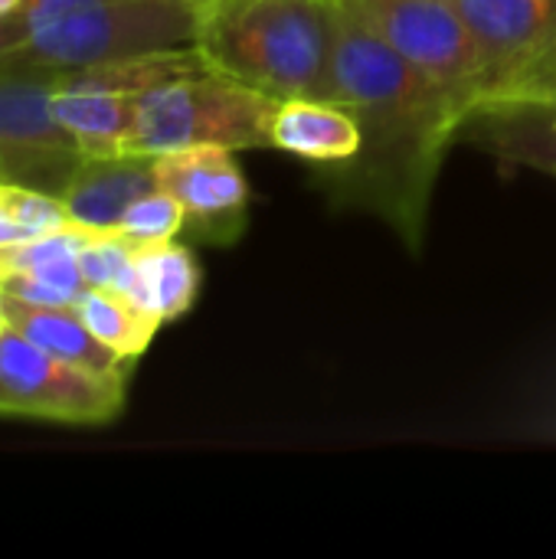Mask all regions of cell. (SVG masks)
<instances>
[{"instance_id": "5", "label": "cell", "mask_w": 556, "mask_h": 559, "mask_svg": "<svg viewBox=\"0 0 556 559\" xmlns=\"http://www.w3.org/2000/svg\"><path fill=\"white\" fill-rule=\"evenodd\" d=\"M393 52L439 85L465 118L485 98L478 43L452 0H344Z\"/></svg>"}, {"instance_id": "16", "label": "cell", "mask_w": 556, "mask_h": 559, "mask_svg": "<svg viewBox=\"0 0 556 559\" xmlns=\"http://www.w3.org/2000/svg\"><path fill=\"white\" fill-rule=\"evenodd\" d=\"M72 308L88 324V331L125 360H138L151 347L154 334L164 328L157 318L111 288H88Z\"/></svg>"}, {"instance_id": "19", "label": "cell", "mask_w": 556, "mask_h": 559, "mask_svg": "<svg viewBox=\"0 0 556 559\" xmlns=\"http://www.w3.org/2000/svg\"><path fill=\"white\" fill-rule=\"evenodd\" d=\"M138 242L128 239L118 229H95L88 242L79 249V269L88 282V288H118L121 275L131 265Z\"/></svg>"}, {"instance_id": "17", "label": "cell", "mask_w": 556, "mask_h": 559, "mask_svg": "<svg viewBox=\"0 0 556 559\" xmlns=\"http://www.w3.org/2000/svg\"><path fill=\"white\" fill-rule=\"evenodd\" d=\"M0 292L33 305H75L88 292V282L79 269V255H62L33 272L0 278Z\"/></svg>"}, {"instance_id": "9", "label": "cell", "mask_w": 556, "mask_h": 559, "mask_svg": "<svg viewBox=\"0 0 556 559\" xmlns=\"http://www.w3.org/2000/svg\"><path fill=\"white\" fill-rule=\"evenodd\" d=\"M66 69L0 56V147L26 157H79L82 151L52 115Z\"/></svg>"}, {"instance_id": "3", "label": "cell", "mask_w": 556, "mask_h": 559, "mask_svg": "<svg viewBox=\"0 0 556 559\" xmlns=\"http://www.w3.org/2000/svg\"><path fill=\"white\" fill-rule=\"evenodd\" d=\"M203 0H26L13 62L88 69L197 46Z\"/></svg>"}, {"instance_id": "18", "label": "cell", "mask_w": 556, "mask_h": 559, "mask_svg": "<svg viewBox=\"0 0 556 559\" xmlns=\"http://www.w3.org/2000/svg\"><path fill=\"white\" fill-rule=\"evenodd\" d=\"M118 233H125L134 242H167L184 233V206L167 190H151L141 200L128 206V213L118 223Z\"/></svg>"}, {"instance_id": "23", "label": "cell", "mask_w": 556, "mask_h": 559, "mask_svg": "<svg viewBox=\"0 0 556 559\" xmlns=\"http://www.w3.org/2000/svg\"><path fill=\"white\" fill-rule=\"evenodd\" d=\"M10 324H7V311H3V292H0V334L7 331Z\"/></svg>"}, {"instance_id": "20", "label": "cell", "mask_w": 556, "mask_h": 559, "mask_svg": "<svg viewBox=\"0 0 556 559\" xmlns=\"http://www.w3.org/2000/svg\"><path fill=\"white\" fill-rule=\"evenodd\" d=\"M16 190H20V183L0 180V246H13V242H23V239H33V236H36V233L20 219Z\"/></svg>"}, {"instance_id": "13", "label": "cell", "mask_w": 556, "mask_h": 559, "mask_svg": "<svg viewBox=\"0 0 556 559\" xmlns=\"http://www.w3.org/2000/svg\"><path fill=\"white\" fill-rule=\"evenodd\" d=\"M200 282L203 275L193 252L184 242L167 239V242H138L128 272L111 292H121L141 311H147L161 324H170L193 308L200 295Z\"/></svg>"}, {"instance_id": "8", "label": "cell", "mask_w": 556, "mask_h": 559, "mask_svg": "<svg viewBox=\"0 0 556 559\" xmlns=\"http://www.w3.org/2000/svg\"><path fill=\"white\" fill-rule=\"evenodd\" d=\"M236 154L220 144H197L154 157L157 187L184 206V233L193 242L229 246L246 229L249 180Z\"/></svg>"}, {"instance_id": "15", "label": "cell", "mask_w": 556, "mask_h": 559, "mask_svg": "<svg viewBox=\"0 0 556 559\" xmlns=\"http://www.w3.org/2000/svg\"><path fill=\"white\" fill-rule=\"evenodd\" d=\"M134 98L138 95L66 85L62 79V88L52 98V115L69 131L82 157L128 154L125 147L134 124Z\"/></svg>"}, {"instance_id": "14", "label": "cell", "mask_w": 556, "mask_h": 559, "mask_svg": "<svg viewBox=\"0 0 556 559\" xmlns=\"http://www.w3.org/2000/svg\"><path fill=\"white\" fill-rule=\"evenodd\" d=\"M272 147L331 167L357 154L360 131L354 115L334 98H282L272 115Z\"/></svg>"}, {"instance_id": "12", "label": "cell", "mask_w": 556, "mask_h": 559, "mask_svg": "<svg viewBox=\"0 0 556 559\" xmlns=\"http://www.w3.org/2000/svg\"><path fill=\"white\" fill-rule=\"evenodd\" d=\"M3 311H7L10 331H16L39 350L52 354L56 360H66L92 373L128 380L134 360H125L111 347H105L72 305H33L3 292Z\"/></svg>"}, {"instance_id": "2", "label": "cell", "mask_w": 556, "mask_h": 559, "mask_svg": "<svg viewBox=\"0 0 556 559\" xmlns=\"http://www.w3.org/2000/svg\"><path fill=\"white\" fill-rule=\"evenodd\" d=\"M341 0H203V62L272 98H331Z\"/></svg>"}, {"instance_id": "21", "label": "cell", "mask_w": 556, "mask_h": 559, "mask_svg": "<svg viewBox=\"0 0 556 559\" xmlns=\"http://www.w3.org/2000/svg\"><path fill=\"white\" fill-rule=\"evenodd\" d=\"M20 39H23V10L0 20V56H7Z\"/></svg>"}, {"instance_id": "10", "label": "cell", "mask_w": 556, "mask_h": 559, "mask_svg": "<svg viewBox=\"0 0 556 559\" xmlns=\"http://www.w3.org/2000/svg\"><path fill=\"white\" fill-rule=\"evenodd\" d=\"M459 141L488 151L501 164L556 177V98H511L478 105Z\"/></svg>"}, {"instance_id": "4", "label": "cell", "mask_w": 556, "mask_h": 559, "mask_svg": "<svg viewBox=\"0 0 556 559\" xmlns=\"http://www.w3.org/2000/svg\"><path fill=\"white\" fill-rule=\"evenodd\" d=\"M275 105L279 98L203 66L134 98V124L125 151L157 157L197 144L229 151L272 147Z\"/></svg>"}, {"instance_id": "6", "label": "cell", "mask_w": 556, "mask_h": 559, "mask_svg": "<svg viewBox=\"0 0 556 559\" xmlns=\"http://www.w3.org/2000/svg\"><path fill=\"white\" fill-rule=\"evenodd\" d=\"M469 23L482 66L485 98H556V0H452Z\"/></svg>"}, {"instance_id": "11", "label": "cell", "mask_w": 556, "mask_h": 559, "mask_svg": "<svg viewBox=\"0 0 556 559\" xmlns=\"http://www.w3.org/2000/svg\"><path fill=\"white\" fill-rule=\"evenodd\" d=\"M157 190L154 157L147 154H108L79 157L59 200L72 223L88 229H118L134 200Z\"/></svg>"}, {"instance_id": "7", "label": "cell", "mask_w": 556, "mask_h": 559, "mask_svg": "<svg viewBox=\"0 0 556 559\" xmlns=\"http://www.w3.org/2000/svg\"><path fill=\"white\" fill-rule=\"evenodd\" d=\"M125 377H105L39 350L16 331L0 334V416L105 426L125 409Z\"/></svg>"}, {"instance_id": "22", "label": "cell", "mask_w": 556, "mask_h": 559, "mask_svg": "<svg viewBox=\"0 0 556 559\" xmlns=\"http://www.w3.org/2000/svg\"><path fill=\"white\" fill-rule=\"evenodd\" d=\"M26 7V0H0V20H7V16H13V13H20Z\"/></svg>"}, {"instance_id": "1", "label": "cell", "mask_w": 556, "mask_h": 559, "mask_svg": "<svg viewBox=\"0 0 556 559\" xmlns=\"http://www.w3.org/2000/svg\"><path fill=\"white\" fill-rule=\"evenodd\" d=\"M331 98L354 115L360 147L341 164L315 167L321 187L338 206L383 219L419 252L433 193L465 111L393 52L344 0Z\"/></svg>"}]
</instances>
